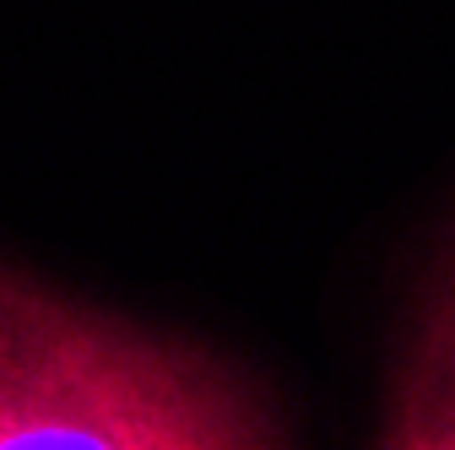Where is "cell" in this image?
<instances>
[{
	"label": "cell",
	"instance_id": "1",
	"mask_svg": "<svg viewBox=\"0 0 455 450\" xmlns=\"http://www.w3.org/2000/svg\"><path fill=\"white\" fill-rule=\"evenodd\" d=\"M282 445L271 402L206 348L0 271V450Z\"/></svg>",
	"mask_w": 455,
	"mask_h": 450
},
{
	"label": "cell",
	"instance_id": "2",
	"mask_svg": "<svg viewBox=\"0 0 455 450\" xmlns=\"http://www.w3.org/2000/svg\"><path fill=\"white\" fill-rule=\"evenodd\" d=\"M385 445L455 450V239L434 271V288L423 299L402 374H395Z\"/></svg>",
	"mask_w": 455,
	"mask_h": 450
}]
</instances>
